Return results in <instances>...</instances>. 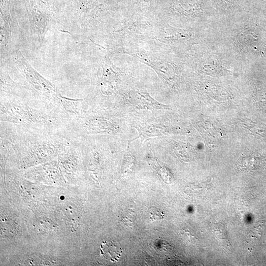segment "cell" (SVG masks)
Listing matches in <instances>:
<instances>
[{"label": "cell", "instance_id": "6da1fadb", "mask_svg": "<svg viewBox=\"0 0 266 266\" xmlns=\"http://www.w3.org/2000/svg\"><path fill=\"white\" fill-rule=\"evenodd\" d=\"M0 125L1 152L19 157L25 164L58 154L72 140L66 133L27 131L2 122Z\"/></svg>", "mask_w": 266, "mask_h": 266}, {"label": "cell", "instance_id": "7a4b0ae2", "mask_svg": "<svg viewBox=\"0 0 266 266\" xmlns=\"http://www.w3.org/2000/svg\"><path fill=\"white\" fill-rule=\"evenodd\" d=\"M0 121L27 131L67 134L65 126L53 112L33 106L11 95L1 94Z\"/></svg>", "mask_w": 266, "mask_h": 266}, {"label": "cell", "instance_id": "3957f363", "mask_svg": "<svg viewBox=\"0 0 266 266\" xmlns=\"http://www.w3.org/2000/svg\"><path fill=\"white\" fill-rule=\"evenodd\" d=\"M88 109L83 100L65 98L60 94L52 103V110L66 127L68 128L76 123Z\"/></svg>", "mask_w": 266, "mask_h": 266}, {"label": "cell", "instance_id": "277c9868", "mask_svg": "<svg viewBox=\"0 0 266 266\" xmlns=\"http://www.w3.org/2000/svg\"><path fill=\"white\" fill-rule=\"evenodd\" d=\"M128 102L138 109H168V107L159 103L144 92H136L132 93L128 99Z\"/></svg>", "mask_w": 266, "mask_h": 266}, {"label": "cell", "instance_id": "5b68a950", "mask_svg": "<svg viewBox=\"0 0 266 266\" xmlns=\"http://www.w3.org/2000/svg\"><path fill=\"white\" fill-rule=\"evenodd\" d=\"M100 255L112 262H117L120 259L123 251L122 248L113 242L104 240L100 246Z\"/></svg>", "mask_w": 266, "mask_h": 266}]
</instances>
